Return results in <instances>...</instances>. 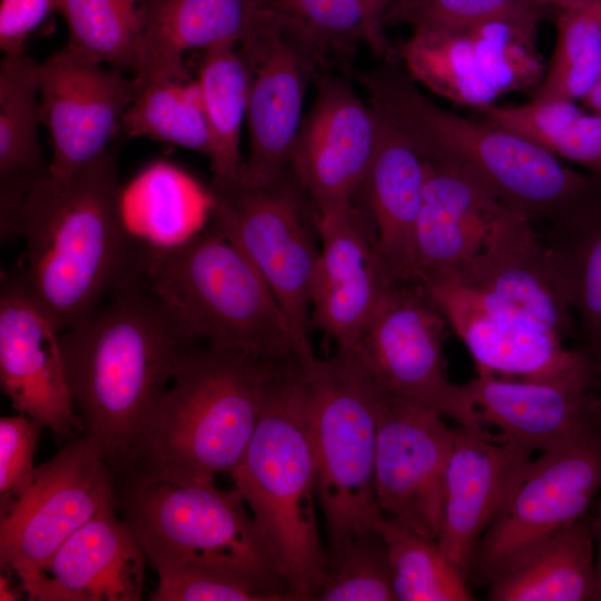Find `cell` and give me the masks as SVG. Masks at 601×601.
Returning a JSON list of instances; mask_svg holds the SVG:
<instances>
[{
    "mask_svg": "<svg viewBox=\"0 0 601 601\" xmlns=\"http://www.w3.org/2000/svg\"><path fill=\"white\" fill-rule=\"evenodd\" d=\"M395 53L413 81L454 104L482 110L500 97L482 75L464 30L412 31Z\"/></svg>",
    "mask_w": 601,
    "mask_h": 601,
    "instance_id": "cell-33",
    "label": "cell"
},
{
    "mask_svg": "<svg viewBox=\"0 0 601 601\" xmlns=\"http://www.w3.org/2000/svg\"><path fill=\"white\" fill-rule=\"evenodd\" d=\"M462 339L479 372L525 382L598 387L597 365L558 335L484 312L442 286L425 287Z\"/></svg>",
    "mask_w": 601,
    "mask_h": 601,
    "instance_id": "cell-22",
    "label": "cell"
},
{
    "mask_svg": "<svg viewBox=\"0 0 601 601\" xmlns=\"http://www.w3.org/2000/svg\"><path fill=\"white\" fill-rule=\"evenodd\" d=\"M196 82L210 135L214 178L238 179L244 166L239 141L249 76L237 46L204 50Z\"/></svg>",
    "mask_w": 601,
    "mask_h": 601,
    "instance_id": "cell-32",
    "label": "cell"
},
{
    "mask_svg": "<svg viewBox=\"0 0 601 601\" xmlns=\"http://www.w3.org/2000/svg\"><path fill=\"white\" fill-rule=\"evenodd\" d=\"M144 0H60L68 47L122 73H135Z\"/></svg>",
    "mask_w": 601,
    "mask_h": 601,
    "instance_id": "cell-36",
    "label": "cell"
},
{
    "mask_svg": "<svg viewBox=\"0 0 601 601\" xmlns=\"http://www.w3.org/2000/svg\"><path fill=\"white\" fill-rule=\"evenodd\" d=\"M490 601L597 600L593 509L545 540L489 585Z\"/></svg>",
    "mask_w": 601,
    "mask_h": 601,
    "instance_id": "cell-28",
    "label": "cell"
},
{
    "mask_svg": "<svg viewBox=\"0 0 601 601\" xmlns=\"http://www.w3.org/2000/svg\"><path fill=\"white\" fill-rule=\"evenodd\" d=\"M482 423L534 451L555 449L601 428L598 387L503 378L479 372L463 384Z\"/></svg>",
    "mask_w": 601,
    "mask_h": 601,
    "instance_id": "cell-23",
    "label": "cell"
},
{
    "mask_svg": "<svg viewBox=\"0 0 601 601\" xmlns=\"http://www.w3.org/2000/svg\"><path fill=\"white\" fill-rule=\"evenodd\" d=\"M42 122L40 63L24 51L3 53L0 63V218L19 217L31 187L50 175L38 141Z\"/></svg>",
    "mask_w": 601,
    "mask_h": 601,
    "instance_id": "cell-27",
    "label": "cell"
},
{
    "mask_svg": "<svg viewBox=\"0 0 601 601\" xmlns=\"http://www.w3.org/2000/svg\"><path fill=\"white\" fill-rule=\"evenodd\" d=\"M601 491V428L531 460L502 512L479 539L467 579L487 587L592 509Z\"/></svg>",
    "mask_w": 601,
    "mask_h": 601,
    "instance_id": "cell-11",
    "label": "cell"
},
{
    "mask_svg": "<svg viewBox=\"0 0 601 601\" xmlns=\"http://www.w3.org/2000/svg\"><path fill=\"white\" fill-rule=\"evenodd\" d=\"M375 530L387 549L396 600H474L466 574L449 559L437 540L386 515Z\"/></svg>",
    "mask_w": 601,
    "mask_h": 601,
    "instance_id": "cell-35",
    "label": "cell"
},
{
    "mask_svg": "<svg viewBox=\"0 0 601 601\" xmlns=\"http://www.w3.org/2000/svg\"><path fill=\"white\" fill-rule=\"evenodd\" d=\"M272 0H144L137 67L187 70L184 55L238 46Z\"/></svg>",
    "mask_w": 601,
    "mask_h": 601,
    "instance_id": "cell-26",
    "label": "cell"
},
{
    "mask_svg": "<svg viewBox=\"0 0 601 601\" xmlns=\"http://www.w3.org/2000/svg\"><path fill=\"white\" fill-rule=\"evenodd\" d=\"M316 600H396L387 549L375 529L355 536L328 562Z\"/></svg>",
    "mask_w": 601,
    "mask_h": 601,
    "instance_id": "cell-40",
    "label": "cell"
},
{
    "mask_svg": "<svg viewBox=\"0 0 601 601\" xmlns=\"http://www.w3.org/2000/svg\"><path fill=\"white\" fill-rule=\"evenodd\" d=\"M503 206L459 173L425 160L414 283L430 287L452 279L482 249Z\"/></svg>",
    "mask_w": 601,
    "mask_h": 601,
    "instance_id": "cell-24",
    "label": "cell"
},
{
    "mask_svg": "<svg viewBox=\"0 0 601 601\" xmlns=\"http://www.w3.org/2000/svg\"><path fill=\"white\" fill-rule=\"evenodd\" d=\"M361 81L370 104L425 160L459 173L531 223L565 224L601 206V178L515 132L442 108L406 73L386 67Z\"/></svg>",
    "mask_w": 601,
    "mask_h": 601,
    "instance_id": "cell-3",
    "label": "cell"
},
{
    "mask_svg": "<svg viewBox=\"0 0 601 601\" xmlns=\"http://www.w3.org/2000/svg\"><path fill=\"white\" fill-rule=\"evenodd\" d=\"M582 101L591 111L601 115V73L591 91L582 99Z\"/></svg>",
    "mask_w": 601,
    "mask_h": 601,
    "instance_id": "cell-48",
    "label": "cell"
},
{
    "mask_svg": "<svg viewBox=\"0 0 601 601\" xmlns=\"http://www.w3.org/2000/svg\"><path fill=\"white\" fill-rule=\"evenodd\" d=\"M317 228L321 248L312 327L334 339L337 349L349 352L396 279L381 256L365 208L356 200L345 211L317 217Z\"/></svg>",
    "mask_w": 601,
    "mask_h": 601,
    "instance_id": "cell-19",
    "label": "cell"
},
{
    "mask_svg": "<svg viewBox=\"0 0 601 601\" xmlns=\"http://www.w3.org/2000/svg\"><path fill=\"white\" fill-rule=\"evenodd\" d=\"M555 12L554 51L531 100H582L601 73L599 1L587 8Z\"/></svg>",
    "mask_w": 601,
    "mask_h": 601,
    "instance_id": "cell-38",
    "label": "cell"
},
{
    "mask_svg": "<svg viewBox=\"0 0 601 601\" xmlns=\"http://www.w3.org/2000/svg\"><path fill=\"white\" fill-rule=\"evenodd\" d=\"M481 112L484 120L515 132L601 178V115L584 112L570 100H530L513 107L492 105Z\"/></svg>",
    "mask_w": 601,
    "mask_h": 601,
    "instance_id": "cell-34",
    "label": "cell"
},
{
    "mask_svg": "<svg viewBox=\"0 0 601 601\" xmlns=\"http://www.w3.org/2000/svg\"><path fill=\"white\" fill-rule=\"evenodd\" d=\"M374 110L375 148L356 198L363 200L392 276L414 283V235L423 200L425 160L386 115Z\"/></svg>",
    "mask_w": 601,
    "mask_h": 601,
    "instance_id": "cell-25",
    "label": "cell"
},
{
    "mask_svg": "<svg viewBox=\"0 0 601 601\" xmlns=\"http://www.w3.org/2000/svg\"><path fill=\"white\" fill-rule=\"evenodd\" d=\"M287 363L209 345L190 349L120 477L209 484L216 474L230 473L248 446L273 382Z\"/></svg>",
    "mask_w": 601,
    "mask_h": 601,
    "instance_id": "cell-4",
    "label": "cell"
},
{
    "mask_svg": "<svg viewBox=\"0 0 601 601\" xmlns=\"http://www.w3.org/2000/svg\"><path fill=\"white\" fill-rule=\"evenodd\" d=\"M541 239L564 283L574 317V348L601 374V206L570 223L548 225Z\"/></svg>",
    "mask_w": 601,
    "mask_h": 601,
    "instance_id": "cell-30",
    "label": "cell"
},
{
    "mask_svg": "<svg viewBox=\"0 0 601 601\" xmlns=\"http://www.w3.org/2000/svg\"><path fill=\"white\" fill-rule=\"evenodd\" d=\"M41 426L28 416L0 418V502L20 494L31 482L33 455Z\"/></svg>",
    "mask_w": 601,
    "mask_h": 601,
    "instance_id": "cell-43",
    "label": "cell"
},
{
    "mask_svg": "<svg viewBox=\"0 0 601 601\" xmlns=\"http://www.w3.org/2000/svg\"><path fill=\"white\" fill-rule=\"evenodd\" d=\"M158 578L152 601H276L250 583L214 572L175 571Z\"/></svg>",
    "mask_w": 601,
    "mask_h": 601,
    "instance_id": "cell-42",
    "label": "cell"
},
{
    "mask_svg": "<svg viewBox=\"0 0 601 601\" xmlns=\"http://www.w3.org/2000/svg\"><path fill=\"white\" fill-rule=\"evenodd\" d=\"M405 0H274L285 22L318 49L326 43L365 40L375 52L395 55L383 31Z\"/></svg>",
    "mask_w": 601,
    "mask_h": 601,
    "instance_id": "cell-37",
    "label": "cell"
},
{
    "mask_svg": "<svg viewBox=\"0 0 601 601\" xmlns=\"http://www.w3.org/2000/svg\"><path fill=\"white\" fill-rule=\"evenodd\" d=\"M598 394H599V398H600V403H601V378H600V384H599V387H598Z\"/></svg>",
    "mask_w": 601,
    "mask_h": 601,
    "instance_id": "cell-49",
    "label": "cell"
},
{
    "mask_svg": "<svg viewBox=\"0 0 601 601\" xmlns=\"http://www.w3.org/2000/svg\"><path fill=\"white\" fill-rule=\"evenodd\" d=\"M439 412L380 387L375 490L384 515L437 540L454 428Z\"/></svg>",
    "mask_w": 601,
    "mask_h": 601,
    "instance_id": "cell-15",
    "label": "cell"
},
{
    "mask_svg": "<svg viewBox=\"0 0 601 601\" xmlns=\"http://www.w3.org/2000/svg\"><path fill=\"white\" fill-rule=\"evenodd\" d=\"M538 24L497 19L466 30L484 78L503 95L536 89L544 67L536 52Z\"/></svg>",
    "mask_w": 601,
    "mask_h": 601,
    "instance_id": "cell-39",
    "label": "cell"
},
{
    "mask_svg": "<svg viewBox=\"0 0 601 601\" xmlns=\"http://www.w3.org/2000/svg\"><path fill=\"white\" fill-rule=\"evenodd\" d=\"M447 326L443 311L424 286L396 280L348 353L384 391L487 434L463 384H454L447 376Z\"/></svg>",
    "mask_w": 601,
    "mask_h": 601,
    "instance_id": "cell-10",
    "label": "cell"
},
{
    "mask_svg": "<svg viewBox=\"0 0 601 601\" xmlns=\"http://www.w3.org/2000/svg\"><path fill=\"white\" fill-rule=\"evenodd\" d=\"M60 0H1L0 48L3 53L23 51L33 30L53 11Z\"/></svg>",
    "mask_w": 601,
    "mask_h": 601,
    "instance_id": "cell-44",
    "label": "cell"
},
{
    "mask_svg": "<svg viewBox=\"0 0 601 601\" xmlns=\"http://www.w3.org/2000/svg\"><path fill=\"white\" fill-rule=\"evenodd\" d=\"M210 220L253 262L285 312L298 359L315 358L312 294L319 258L317 216L290 166L259 186L213 179Z\"/></svg>",
    "mask_w": 601,
    "mask_h": 601,
    "instance_id": "cell-9",
    "label": "cell"
},
{
    "mask_svg": "<svg viewBox=\"0 0 601 601\" xmlns=\"http://www.w3.org/2000/svg\"><path fill=\"white\" fill-rule=\"evenodd\" d=\"M120 132L170 142L210 157L211 142L196 80L189 73L138 68Z\"/></svg>",
    "mask_w": 601,
    "mask_h": 601,
    "instance_id": "cell-29",
    "label": "cell"
},
{
    "mask_svg": "<svg viewBox=\"0 0 601 601\" xmlns=\"http://www.w3.org/2000/svg\"><path fill=\"white\" fill-rule=\"evenodd\" d=\"M116 475L85 439L36 467L30 484L1 502L0 563L17 578L43 565L77 530L116 502Z\"/></svg>",
    "mask_w": 601,
    "mask_h": 601,
    "instance_id": "cell-12",
    "label": "cell"
},
{
    "mask_svg": "<svg viewBox=\"0 0 601 601\" xmlns=\"http://www.w3.org/2000/svg\"><path fill=\"white\" fill-rule=\"evenodd\" d=\"M599 7H600V11H601V0H599Z\"/></svg>",
    "mask_w": 601,
    "mask_h": 601,
    "instance_id": "cell-50",
    "label": "cell"
},
{
    "mask_svg": "<svg viewBox=\"0 0 601 601\" xmlns=\"http://www.w3.org/2000/svg\"><path fill=\"white\" fill-rule=\"evenodd\" d=\"M377 132L374 108L339 78H323L303 119L292 167L317 217L355 203L373 157Z\"/></svg>",
    "mask_w": 601,
    "mask_h": 601,
    "instance_id": "cell-18",
    "label": "cell"
},
{
    "mask_svg": "<svg viewBox=\"0 0 601 601\" xmlns=\"http://www.w3.org/2000/svg\"><path fill=\"white\" fill-rule=\"evenodd\" d=\"M302 367L329 562L384 516L375 490L380 386L352 354L339 349Z\"/></svg>",
    "mask_w": 601,
    "mask_h": 601,
    "instance_id": "cell-8",
    "label": "cell"
},
{
    "mask_svg": "<svg viewBox=\"0 0 601 601\" xmlns=\"http://www.w3.org/2000/svg\"><path fill=\"white\" fill-rule=\"evenodd\" d=\"M0 575V600L1 601H16L22 598L23 590L21 585L16 587L9 579L10 573L6 570Z\"/></svg>",
    "mask_w": 601,
    "mask_h": 601,
    "instance_id": "cell-47",
    "label": "cell"
},
{
    "mask_svg": "<svg viewBox=\"0 0 601 601\" xmlns=\"http://www.w3.org/2000/svg\"><path fill=\"white\" fill-rule=\"evenodd\" d=\"M146 561L114 502L70 535L43 565L18 581L32 601H138Z\"/></svg>",
    "mask_w": 601,
    "mask_h": 601,
    "instance_id": "cell-21",
    "label": "cell"
},
{
    "mask_svg": "<svg viewBox=\"0 0 601 601\" xmlns=\"http://www.w3.org/2000/svg\"><path fill=\"white\" fill-rule=\"evenodd\" d=\"M61 329L21 276L0 290V385L14 410L56 435L81 432L67 380Z\"/></svg>",
    "mask_w": 601,
    "mask_h": 601,
    "instance_id": "cell-17",
    "label": "cell"
},
{
    "mask_svg": "<svg viewBox=\"0 0 601 601\" xmlns=\"http://www.w3.org/2000/svg\"><path fill=\"white\" fill-rule=\"evenodd\" d=\"M118 151L116 139L72 175L39 179L21 206L20 276L61 331L90 316L136 268L139 239L124 218Z\"/></svg>",
    "mask_w": 601,
    "mask_h": 601,
    "instance_id": "cell-2",
    "label": "cell"
},
{
    "mask_svg": "<svg viewBox=\"0 0 601 601\" xmlns=\"http://www.w3.org/2000/svg\"><path fill=\"white\" fill-rule=\"evenodd\" d=\"M116 505L157 574L207 571L250 583L280 600H295L246 503L209 484L125 475Z\"/></svg>",
    "mask_w": 601,
    "mask_h": 601,
    "instance_id": "cell-7",
    "label": "cell"
},
{
    "mask_svg": "<svg viewBox=\"0 0 601 601\" xmlns=\"http://www.w3.org/2000/svg\"><path fill=\"white\" fill-rule=\"evenodd\" d=\"M60 339L83 437L118 479L196 338L135 269Z\"/></svg>",
    "mask_w": 601,
    "mask_h": 601,
    "instance_id": "cell-1",
    "label": "cell"
},
{
    "mask_svg": "<svg viewBox=\"0 0 601 601\" xmlns=\"http://www.w3.org/2000/svg\"><path fill=\"white\" fill-rule=\"evenodd\" d=\"M533 452L501 434L454 428L437 541L466 577L473 549L523 479Z\"/></svg>",
    "mask_w": 601,
    "mask_h": 601,
    "instance_id": "cell-20",
    "label": "cell"
},
{
    "mask_svg": "<svg viewBox=\"0 0 601 601\" xmlns=\"http://www.w3.org/2000/svg\"><path fill=\"white\" fill-rule=\"evenodd\" d=\"M211 197L193 178L169 166L155 164L122 193V213L136 238L154 245H175L204 228Z\"/></svg>",
    "mask_w": 601,
    "mask_h": 601,
    "instance_id": "cell-31",
    "label": "cell"
},
{
    "mask_svg": "<svg viewBox=\"0 0 601 601\" xmlns=\"http://www.w3.org/2000/svg\"><path fill=\"white\" fill-rule=\"evenodd\" d=\"M137 272L196 339L256 359L299 361L273 292L213 221L175 245L139 239Z\"/></svg>",
    "mask_w": 601,
    "mask_h": 601,
    "instance_id": "cell-6",
    "label": "cell"
},
{
    "mask_svg": "<svg viewBox=\"0 0 601 601\" xmlns=\"http://www.w3.org/2000/svg\"><path fill=\"white\" fill-rule=\"evenodd\" d=\"M593 510V530L595 540L597 600H601V491Z\"/></svg>",
    "mask_w": 601,
    "mask_h": 601,
    "instance_id": "cell-45",
    "label": "cell"
},
{
    "mask_svg": "<svg viewBox=\"0 0 601 601\" xmlns=\"http://www.w3.org/2000/svg\"><path fill=\"white\" fill-rule=\"evenodd\" d=\"M544 12L529 0H405L388 22H405L412 31H461L497 19L539 24Z\"/></svg>",
    "mask_w": 601,
    "mask_h": 601,
    "instance_id": "cell-41",
    "label": "cell"
},
{
    "mask_svg": "<svg viewBox=\"0 0 601 601\" xmlns=\"http://www.w3.org/2000/svg\"><path fill=\"white\" fill-rule=\"evenodd\" d=\"M230 475L295 600H316L328 559L317 528V471L300 362L287 363L273 382Z\"/></svg>",
    "mask_w": 601,
    "mask_h": 601,
    "instance_id": "cell-5",
    "label": "cell"
},
{
    "mask_svg": "<svg viewBox=\"0 0 601 601\" xmlns=\"http://www.w3.org/2000/svg\"><path fill=\"white\" fill-rule=\"evenodd\" d=\"M535 6L544 9L558 10L580 9L595 4L599 0H529Z\"/></svg>",
    "mask_w": 601,
    "mask_h": 601,
    "instance_id": "cell-46",
    "label": "cell"
},
{
    "mask_svg": "<svg viewBox=\"0 0 601 601\" xmlns=\"http://www.w3.org/2000/svg\"><path fill=\"white\" fill-rule=\"evenodd\" d=\"M237 49L249 76V154L237 180L259 186L292 166L306 82L318 50L287 26L275 4Z\"/></svg>",
    "mask_w": 601,
    "mask_h": 601,
    "instance_id": "cell-14",
    "label": "cell"
},
{
    "mask_svg": "<svg viewBox=\"0 0 601 601\" xmlns=\"http://www.w3.org/2000/svg\"><path fill=\"white\" fill-rule=\"evenodd\" d=\"M442 286L475 307L574 338L560 272L533 223L505 205L482 249ZM432 287V286H430Z\"/></svg>",
    "mask_w": 601,
    "mask_h": 601,
    "instance_id": "cell-13",
    "label": "cell"
},
{
    "mask_svg": "<svg viewBox=\"0 0 601 601\" xmlns=\"http://www.w3.org/2000/svg\"><path fill=\"white\" fill-rule=\"evenodd\" d=\"M134 96L132 77L68 46L40 63L41 118L53 149L50 175L70 176L102 155Z\"/></svg>",
    "mask_w": 601,
    "mask_h": 601,
    "instance_id": "cell-16",
    "label": "cell"
}]
</instances>
